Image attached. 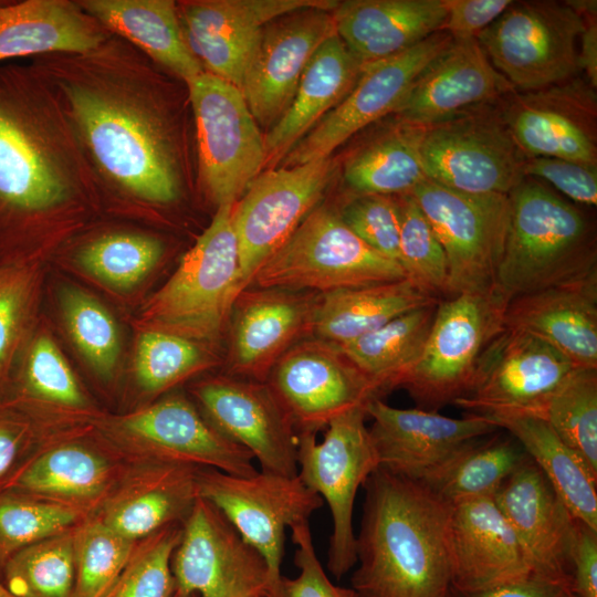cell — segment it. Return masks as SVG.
Returning a JSON list of instances; mask_svg holds the SVG:
<instances>
[{
  "label": "cell",
  "instance_id": "1f68e13d",
  "mask_svg": "<svg viewBox=\"0 0 597 597\" xmlns=\"http://www.w3.org/2000/svg\"><path fill=\"white\" fill-rule=\"evenodd\" d=\"M362 65L335 32L315 51L294 97L264 138L266 164L282 160L352 90Z\"/></svg>",
  "mask_w": 597,
  "mask_h": 597
},
{
  "label": "cell",
  "instance_id": "e0dca14e",
  "mask_svg": "<svg viewBox=\"0 0 597 597\" xmlns=\"http://www.w3.org/2000/svg\"><path fill=\"white\" fill-rule=\"evenodd\" d=\"M452 40L440 31L401 53L362 65L349 93L283 157L284 167L328 158L356 133L394 114L419 74Z\"/></svg>",
  "mask_w": 597,
  "mask_h": 597
},
{
  "label": "cell",
  "instance_id": "44dd1931",
  "mask_svg": "<svg viewBox=\"0 0 597 597\" xmlns=\"http://www.w3.org/2000/svg\"><path fill=\"white\" fill-rule=\"evenodd\" d=\"M336 0H201L182 6L185 41L205 72L240 88L249 60L269 22L303 9L333 11Z\"/></svg>",
  "mask_w": 597,
  "mask_h": 597
},
{
  "label": "cell",
  "instance_id": "e575fe53",
  "mask_svg": "<svg viewBox=\"0 0 597 597\" xmlns=\"http://www.w3.org/2000/svg\"><path fill=\"white\" fill-rule=\"evenodd\" d=\"M102 34L64 0H28L0 7V60L42 52L86 53Z\"/></svg>",
  "mask_w": 597,
  "mask_h": 597
},
{
  "label": "cell",
  "instance_id": "f6af8a7d",
  "mask_svg": "<svg viewBox=\"0 0 597 597\" xmlns=\"http://www.w3.org/2000/svg\"><path fill=\"white\" fill-rule=\"evenodd\" d=\"M137 542L90 515L74 527V597H100L130 558Z\"/></svg>",
  "mask_w": 597,
  "mask_h": 597
},
{
  "label": "cell",
  "instance_id": "f907efd6",
  "mask_svg": "<svg viewBox=\"0 0 597 597\" xmlns=\"http://www.w3.org/2000/svg\"><path fill=\"white\" fill-rule=\"evenodd\" d=\"M24 390L39 402L72 411L88 408V400L59 347L45 334L30 347L24 369Z\"/></svg>",
  "mask_w": 597,
  "mask_h": 597
},
{
  "label": "cell",
  "instance_id": "7a4b0ae2",
  "mask_svg": "<svg viewBox=\"0 0 597 597\" xmlns=\"http://www.w3.org/2000/svg\"><path fill=\"white\" fill-rule=\"evenodd\" d=\"M496 291L510 300L597 275L594 227L544 182L524 178L510 193Z\"/></svg>",
  "mask_w": 597,
  "mask_h": 597
},
{
  "label": "cell",
  "instance_id": "6125c7cd",
  "mask_svg": "<svg viewBox=\"0 0 597 597\" xmlns=\"http://www.w3.org/2000/svg\"><path fill=\"white\" fill-rule=\"evenodd\" d=\"M171 597H199V596L195 593H186V591L176 589Z\"/></svg>",
  "mask_w": 597,
  "mask_h": 597
},
{
  "label": "cell",
  "instance_id": "7402d4cb",
  "mask_svg": "<svg viewBox=\"0 0 597 597\" xmlns=\"http://www.w3.org/2000/svg\"><path fill=\"white\" fill-rule=\"evenodd\" d=\"M335 32L332 11L316 8L264 25L240 86L258 125L271 128L281 118L312 55Z\"/></svg>",
  "mask_w": 597,
  "mask_h": 597
},
{
  "label": "cell",
  "instance_id": "277c9868",
  "mask_svg": "<svg viewBox=\"0 0 597 597\" xmlns=\"http://www.w3.org/2000/svg\"><path fill=\"white\" fill-rule=\"evenodd\" d=\"M407 279L400 264L366 244L341 213L316 206L259 268L251 284L320 294Z\"/></svg>",
  "mask_w": 597,
  "mask_h": 597
},
{
  "label": "cell",
  "instance_id": "5bb4252c",
  "mask_svg": "<svg viewBox=\"0 0 597 597\" xmlns=\"http://www.w3.org/2000/svg\"><path fill=\"white\" fill-rule=\"evenodd\" d=\"M170 567L176 589L199 597H265L271 587L262 554L200 496L181 524Z\"/></svg>",
  "mask_w": 597,
  "mask_h": 597
},
{
  "label": "cell",
  "instance_id": "7bdbcfd3",
  "mask_svg": "<svg viewBox=\"0 0 597 597\" xmlns=\"http://www.w3.org/2000/svg\"><path fill=\"white\" fill-rule=\"evenodd\" d=\"M216 363L202 343L168 332L144 329L135 348L134 374L144 392L158 395Z\"/></svg>",
  "mask_w": 597,
  "mask_h": 597
},
{
  "label": "cell",
  "instance_id": "be15d7a7",
  "mask_svg": "<svg viewBox=\"0 0 597 597\" xmlns=\"http://www.w3.org/2000/svg\"><path fill=\"white\" fill-rule=\"evenodd\" d=\"M0 597H14L1 582H0Z\"/></svg>",
  "mask_w": 597,
  "mask_h": 597
},
{
  "label": "cell",
  "instance_id": "30bf717a",
  "mask_svg": "<svg viewBox=\"0 0 597 597\" xmlns=\"http://www.w3.org/2000/svg\"><path fill=\"white\" fill-rule=\"evenodd\" d=\"M410 195L447 256L448 295L494 290L509 217V195H474L425 180Z\"/></svg>",
  "mask_w": 597,
  "mask_h": 597
},
{
  "label": "cell",
  "instance_id": "ffe728a7",
  "mask_svg": "<svg viewBox=\"0 0 597 597\" xmlns=\"http://www.w3.org/2000/svg\"><path fill=\"white\" fill-rule=\"evenodd\" d=\"M191 394L206 419L261 471L297 475V433L266 383L220 376L197 383Z\"/></svg>",
  "mask_w": 597,
  "mask_h": 597
},
{
  "label": "cell",
  "instance_id": "7dc6e473",
  "mask_svg": "<svg viewBox=\"0 0 597 597\" xmlns=\"http://www.w3.org/2000/svg\"><path fill=\"white\" fill-rule=\"evenodd\" d=\"M181 524L168 525L138 541L127 564L100 597H171L176 584L170 563Z\"/></svg>",
  "mask_w": 597,
  "mask_h": 597
},
{
  "label": "cell",
  "instance_id": "816d5d0a",
  "mask_svg": "<svg viewBox=\"0 0 597 597\" xmlns=\"http://www.w3.org/2000/svg\"><path fill=\"white\" fill-rule=\"evenodd\" d=\"M339 213L366 244L398 262L400 210L397 196H354Z\"/></svg>",
  "mask_w": 597,
  "mask_h": 597
},
{
  "label": "cell",
  "instance_id": "52a82bcc",
  "mask_svg": "<svg viewBox=\"0 0 597 597\" xmlns=\"http://www.w3.org/2000/svg\"><path fill=\"white\" fill-rule=\"evenodd\" d=\"M583 15L569 1H513L476 40L494 69L519 92L582 75Z\"/></svg>",
  "mask_w": 597,
  "mask_h": 597
},
{
  "label": "cell",
  "instance_id": "f5cc1de1",
  "mask_svg": "<svg viewBox=\"0 0 597 597\" xmlns=\"http://www.w3.org/2000/svg\"><path fill=\"white\" fill-rule=\"evenodd\" d=\"M34 283L25 266H0V389L28 324Z\"/></svg>",
  "mask_w": 597,
  "mask_h": 597
},
{
  "label": "cell",
  "instance_id": "94428289",
  "mask_svg": "<svg viewBox=\"0 0 597 597\" xmlns=\"http://www.w3.org/2000/svg\"><path fill=\"white\" fill-rule=\"evenodd\" d=\"M583 15L584 27L579 35L578 62L580 74L597 88V2L594 0L569 1Z\"/></svg>",
  "mask_w": 597,
  "mask_h": 597
},
{
  "label": "cell",
  "instance_id": "11a10c76",
  "mask_svg": "<svg viewBox=\"0 0 597 597\" xmlns=\"http://www.w3.org/2000/svg\"><path fill=\"white\" fill-rule=\"evenodd\" d=\"M524 176L552 185L579 205H597V166L553 157H527Z\"/></svg>",
  "mask_w": 597,
  "mask_h": 597
},
{
  "label": "cell",
  "instance_id": "db71d44e",
  "mask_svg": "<svg viewBox=\"0 0 597 597\" xmlns=\"http://www.w3.org/2000/svg\"><path fill=\"white\" fill-rule=\"evenodd\" d=\"M290 528L298 574L294 578L281 576L265 597H359L352 587L335 585L329 579L317 557L308 521Z\"/></svg>",
  "mask_w": 597,
  "mask_h": 597
},
{
  "label": "cell",
  "instance_id": "8992f818",
  "mask_svg": "<svg viewBox=\"0 0 597 597\" xmlns=\"http://www.w3.org/2000/svg\"><path fill=\"white\" fill-rule=\"evenodd\" d=\"M74 117L95 159L134 195L167 203L178 196V178L157 127L137 108L108 94L71 85Z\"/></svg>",
  "mask_w": 597,
  "mask_h": 597
},
{
  "label": "cell",
  "instance_id": "ab89813d",
  "mask_svg": "<svg viewBox=\"0 0 597 597\" xmlns=\"http://www.w3.org/2000/svg\"><path fill=\"white\" fill-rule=\"evenodd\" d=\"M66 187L44 154L0 107V198L24 210L61 202Z\"/></svg>",
  "mask_w": 597,
  "mask_h": 597
},
{
  "label": "cell",
  "instance_id": "f546056e",
  "mask_svg": "<svg viewBox=\"0 0 597 597\" xmlns=\"http://www.w3.org/2000/svg\"><path fill=\"white\" fill-rule=\"evenodd\" d=\"M332 14L337 35L365 65L442 31L447 9L444 0H346Z\"/></svg>",
  "mask_w": 597,
  "mask_h": 597
},
{
  "label": "cell",
  "instance_id": "ee69618b",
  "mask_svg": "<svg viewBox=\"0 0 597 597\" xmlns=\"http://www.w3.org/2000/svg\"><path fill=\"white\" fill-rule=\"evenodd\" d=\"M82 510L14 491L0 492V582L21 549L72 528L88 517Z\"/></svg>",
  "mask_w": 597,
  "mask_h": 597
},
{
  "label": "cell",
  "instance_id": "f1b7e54d",
  "mask_svg": "<svg viewBox=\"0 0 597 597\" xmlns=\"http://www.w3.org/2000/svg\"><path fill=\"white\" fill-rule=\"evenodd\" d=\"M200 469L165 461L129 462L92 515L135 542L182 523L198 498Z\"/></svg>",
  "mask_w": 597,
  "mask_h": 597
},
{
  "label": "cell",
  "instance_id": "603a6c76",
  "mask_svg": "<svg viewBox=\"0 0 597 597\" xmlns=\"http://www.w3.org/2000/svg\"><path fill=\"white\" fill-rule=\"evenodd\" d=\"M514 91L475 38L453 39L419 74L392 115L429 127L496 105Z\"/></svg>",
  "mask_w": 597,
  "mask_h": 597
},
{
  "label": "cell",
  "instance_id": "2e32d148",
  "mask_svg": "<svg viewBox=\"0 0 597 597\" xmlns=\"http://www.w3.org/2000/svg\"><path fill=\"white\" fill-rule=\"evenodd\" d=\"M265 383L297 434H316L338 416L380 398L377 387L337 345L316 337L293 345Z\"/></svg>",
  "mask_w": 597,
  "mask_h": 597
},
{
  "label": "cell",
  "instance_id": "6da1fadb",
  "mask_svg": "<svg viewBox=\"0 0 597 597\" xmlns=\"http://www.w3.org/2000/svg\"><path fill=\"white\" fill-rule=\"evenodd\" d=\"M363 486L352 588L359 597H450L451 504L380 467Z\"/></svg>",
  "mask_w": 597,
  "mask_h": 597
},
{
  "label": "cell",
  "instance_id": "c3c4849f",
  "mask_svg": "<svg viewBox=\"0 0 597 597\" xmlns=\"http://www.w3.org/2000/svg\"><path fill=\"white\" fill-rule=\"evenodd\" d=\"M163 244L142 234H109L85 247L78 263L92 275L117 289L140 282L158 263Z\"/></svg>",
  "mask_w": 597,
  "mask_h": 597
},
{
  "label": "cell",
  "instance_id": "d6a6232c",
  "mask_svg": "<svg viewBox=\"0 0 597 597\" xmlns=\"http://www.w3.org/2000/svg\"><path fill=\"white\" fill-rule=\"evenodd\" d=\"M438 301L409 279L326 292L318 294L312 333L343 345Z\"/></svg>",
  "mask_w": 597,
  "mask_h": 597
},
{
  "label": "cell",
  "instance_id": "9a60e30c",
  "mask_svg": "<svg viewBox=\"0 0 597 597\" xmlns=\"http://www.w3.org/2000/svg\"><path fill=\"white\" fill-rule=\"evenodd\" d=\"M334 167L328 157L260 172L233 205L242 291L316 207L333 178Z\"/></svg>",
  "mask_w": 597,
  "mask_h": 597
},
{
  "label": "cell",
  "instance_id": "7c38bea8",
  "mask_svg": "<svg viewBox=\"0 0 597 597\" xmlns=\"http://www.w3.org/2000/svg\"><path fill=\"white\" fill-rule=\"evenodd\" d=\"M187 84L203 184L218 207L235 205L266 164L264 138L239 87L207 72Z\"/></svg>",
  "mask_w": 597,
  "mask_h": 597
},
{
  "label": "cell",
  "instance_id": "60d3db41",
  "mask_svg": "<svg viewBox=\"0 0 597 597\" xmlns=\"http://www.w3.org/2000/svg\"><path fill=\"white\" fill-rule=\"evenodd\" d=\"M597 473V368L576 367L533 412Z\"/></svg>",
  "mask_w": 597,
  "mask_h": 597
},
{
  "label": "cell",
  "instance_id": "cb8c5ba5",
  "mask_svg": "<svg viewBox=\"0 0 597 597\" xmlns=\"http://www.w3.org/2000/svg\"><path fill=\"white\" fill-rule=\"evenodd\" d=\"M378 463L395 474L420 480L467 443L500 428L488 417L450 418L421 408L400 409L380 398L365 407Z\"/></svg>",
  "mask_w": 597,
  "mask_h": 597
},
{
  "label": "cell",
  "instance_id": "8fae6325",
  "mask_svg": "<svg viewBox=\"0 0 597 597\" xmlns=\"http://www.w3.org/2000/svg\"><path fill=\"white\" fill-rule=\"evenodd\" d=\"M526 156L511 136L500 103L426 127L428 180L474 195H509L524 178Z\"/></svg>",
  "mask_w": 597,
  "mask_h": 597
},
{
  "label": "cell",
  "instance_id": "4fadbf2b",
  "mask_svg": "<svg viewBox=\"0 0 597 597\" xmlns=\"http://www.w3.org/2000/svg\"><path fill=\"white\" fill-rule=\"evenodd\" d=\"M197 485L198 496L220 510L265 558L271 575L270 589L282 576L285 530L308 521L324 504L297 475L258 471L250 476H239L201 468Z\"/></svg>",
  "mask_w": 597,
  "mask_h": 597
},
{
  "label": "cell",
  "instance_id": "4dcf8cb0",
  "mask_svg": "<svg viewBox=\"0 0 597 597\" xmlns=\"http://www.w3.org/2000/svg\"><path fill=\"white\" fill-rule=\"evenodd\" d=\"M504 327L543 339L576 367L597 368V275L510 300Z\"/></svg>",
  "mask_w": 597,
  "mask_h": 597
},
{
  "label": "cell",
  "instance_id": "5b68a950",
  "mask_svg": "<svg viewBox=\"0 0 597 597\" xmlns=\"http://www.w3.org/2000/svg\"><path fill=\"white\" fill-rule=\"evenodd\" d=\"M506 304L496 290L440 298L422 353L397 388L431 411L465 397L481 355L505 328Z\"/></svg>",
  "mask_w": 597,
  "mask_h": 597
},
{
  "label": "cell",
  "instance_id": "e7e4bbea",
  "mask_svg": "<svg viewBox=\"0 0 597 597\" xmlns=\"http://www.w3.org/2000/svg\"><path fill=\"white\" fill-rule=\"evenodd\" d=\"M564 597H574V596H573L572 593L569 591V593H567Z\"/></svg>",
  "mask_w": 597,
  "mask_h": 597
},
{
  "label": "cell",
  "instance_id": "836d02e7",
  "mask_svg": "<svg viewBox=\"0 0 597 597\" xmlns=\"http://www.w3.org/2000/svg\"><path fill=\"white\" fill-rule=\"evenodd\" d=\"M522 446L580 522L597 530V473L543 419L527 413L485 416Z\"/></svg>",
  "mask_w": 597,
  "mask_h": 597
},
{
  "label": "cell",
  "instance_id": "74e56055",
  "mask_svg": "<svg viewBox=\"0 0 597 597\" xmlns=\"http://www.w3.org/2000/svg\"><path fill=\"white\" fill-rule=\"evenodd\" d=\"M527 453L512 437L471 441L419 481L442 501L494 496L504 481L524 462Z\"/></svg>",
  "mask_w": 597,
  "mask_h": 597
},
{
  "label": "cell",
  "instance_id": "bcb514c9",
  "mask_svg": "<svg viewBox=\"0 0 597 597\" xmlns=\"http://www.w3.org/2000/svg\"><path fill=\"white\" fill-rule=\"evenodd\" d=\"M399 260L407 279L437 298L448 295L447 256L428 219L410 193L397 196Z\"/></svg>",
  "mask_w": 597,
  "mask_h": 597
},
{
  "label": "cell",
  "instance_id": "484cf974",
  "mask_svg": "<svg viewBox=\"0 0 597 597\" xmlns=\"http://www.w3.org/2000/svg\"><path fill=\"white\" fill-rule=\"evenodd\" d=\"M493 499L520 538L533 573L569 588L577 519L528 455Z\"/></svg>",
  "mask_w": 597,
  "mask_h": 597
},
{
  "label": "cell",
  "instance_id": "680465c9",
  "mask_svg": "<svg viewBox=\"0 0 597 597\" xmlns=\"http://www.w3.org/2000/svg\"><path fill=\"white\" fill-rule=\"evenodd\" d=\"M570 593L597 597V530L577 520L572 549Z\"/></svg>",
  "mask_w": 597,
  "mask_h": 597
},
{
  "label": "cell",
  "instance_id": "d6986e66",
  "mask_svg": "<svg viewBox=\"0 0 597 597\" xmlns=\"http://www.w3.org/2000/svg\"><path fill=\"white\" fill-rule=\"evenodd\" d=\"M576 366L528 333L504 328L481 355L470 392L454 405L471 413H533Z\"/></svg>",
  "mask_w": 597,
  "mask_h": 597
},
{
  "label": "cell",
  "instance_id": "b9f144b4",
  "mask_svg": "<svg viewBox=\"0 0 597 597\" xmlns=\"http://www.w3.org/2000/svg\"><path fill=\"white\" fill-rule=\"evenodd\" d=\"M74 527L21 549L7 563L2 584L14 597H74Z\"/></svg>",
  "mask_w": 597,
  "mask_h": 597
},
{
  "label": "cell",
  "instance_id": "91938a15",
  "mask_svg": "<svg viewBox=\"0 0 597 597\" xmlns=\"http://www.w3.org/2000/svg\"><path fill=\"white\" fill-rule=\"evenodd\" d=\"M569 591L566 585L530 574L474 591H459L452 588L450 597H564Z\"/></svg>",
  "mask_w": 597,
  "mask_h": 597
},
{
  "label": "cell",
  "instance_id": "ac0fdd59",
  "mask_svg": "<svg viewBox=\"0 0 597 597\" xmlns=\"http://www.w3.org/2000/svg\"><path fill=\"white\" fill-rule=\"evenodd\" d=\"M500 113L526 157L597 166V94L582 76L536 91H514Z\"/></svg>",
  "mask_w": 597,
  "mask_h": 597
},
{
  "label": "cell",
  "instance_id": "681fc988",
  "mask_svg": "<svg viewBox=\"0 0 597 597\" xmlns=\"http://www.w3.org/2000/svg\"><path fill=\"white\" fill-rule=\"evenodd\" d=\"M61 307L69 333L88 364L101 377H112L121 345L111 314L94 297L75 287L63 290Z\"/></svg>",
  "mask_w": 597,
  "mask_h": 597
},
{
  "label": "cell",
  "instance_id": "ba28073f",
  "mask_svg": "<svg viewBox=\"0 0 597 597\" xmlns=\"http://www.w3.org/2000/svg\"><path fill=\"white\" fill-rule=\"evenodd\" d=\"M366 417L365 407L348 410L328 423L321 441L315 433L297 434V476L331 512L327 569L336 579L356 565L355 499L379 467Z\"/></svg>",
  "mask_w": 597,
  "mask_h": 597
},
{
  "label": "cell",
  "instance_id": "6f0895ef",
  "mask_svg": "<svg viewBox=\"0 0 597 597\" xmlns=\"http://www.w3.org/2000/svg\"><path fill=\"white\" fill-rule=\"evenodd\" d=\"M512 3V0H444L447 18L442 31L452 39H476Z\"/></svg>",
  "mask_w": 597,
  "mask_h": 597
},
{
  "label": "cell",
  "instance_id": "d4e9b609",
  "mask_svg": "<svg viewBox=\"0 0 597 597\" xmlns=\"http://www.w3.org/2000/svg\"><path fill=\"white\" fill-rule=\"evenodd\" d=\"M318 294L244 289L231 308L230 371L265 383L276 362L313 329Z\"/></svg>",
  "mask_w": 597,
  "mask_h": 597
},
{
  "label": "cell",
  "instance_id": "9f6ffc18",
  "mask_svg": "<svg viewBox=\"0 0 597 597\" xmlns=\"http://www.w3.org/2000/svg\"><path fill=\"white\" fill-rule=\"evenodd\" d=\"M32 426L23 418L0 409V492L39 449Z\"/></svg>",
  "mask_w": 597,
  "mask_h": 597
},
{
  "label": "cell",
  "instance_id": "8d00e7d4",
  "mask_svg": "<svg viewBox=\"0 0 597 597\" xmlns=\"http://www.w3.org/2000/svg\"><path fill=\"white\" fill-rule=\"evenodd\" d=\"M426 127L396 118L344 164L343 178L354 196L410 193L427 180L421 144Z\"/></svg>",
  "mask_w": 597,
  "mask_h": 597
},
{
  "label": "cell",
  "instance_id": "9c48e42d",
  "mask_svg": "<svg viewBox=\"0 0 597 597\" xmlns=\"http://www.w3.org/2000/svg\"><path fill=\"white\" fill-rule=\"evenodd\" d=\"M108 443L127 462L165 461L250 476L252 454L222 436L181 394L167 395L103 423Z\"/></svg>",
  "mask_w": 597,
  "mask_h": 597
},
{
  "label": "cell",
  "instance_id": "3957f363",
  "mask_svg": "<svg viewBox=\"0 0 597 597\" xmlns=\"http://www.w3.org/2000/svg\"><path fill=\"white\" fill-rule=\"evenodd\" d=\"M233 205H222L171 277L144 306L145 329L177 334L202 344L218 341L242 292Z\"/></svg>",
  "mask_w": 597,
  "mask_h": 597
},
{
  "label": "cell",
  "instance_id": "d590c367",
  "mask_svg": "<svg viewBox=\"0 0 597 597\" xmlns=\"http://www.w3.org/2000/svg\"><path fill=\"white\" fill-rule=\"evenodd\" d=\"M81 7L188 83L203 73L170 0H86Z\"/></svg>",
  "mask_w": 597,
  "mask_h": 597
},
{
  "label": "cell",
  "instance_id": "f35d334b",
  "mask_svg": "<svg viewBox=\"0 0 597 597\" xmlns=\"http://www.w3.org/2000/svg\"><path fill=\"white\" fill-rule=\"evenodd\" d=\"M437 303L405 313L370 333L337 346L377 387L380 395L397 388L422 353Z\"/></svg>",
  "mask_w": 597,
  "mask_h": 597
},
{
  "label": "cell",
  "instance_id": "83f0119b",
  "mask_svg": "<svg viewBox=\"0 0 597 597\" xmlns=\"http://www.w3.org/2000/svg\"><path fill=\"white\" fill-rule=\"evenodd\" d=\"M452 588L474 591L534 574L528 556L493 496L451 504Z\"/></svg>",
  "mask_w": 597,
  "mask_h": 597
},
{
  "label": "cell",
  "instance_id": "4316f807",
  "mask_svg": "<svg viewBox=\"0 0 597 597\" xmlns=\"http://www.w3.org/2000/svg\"><path fill=\"white\" fill-rule=\"evenodd\" d=\"M78 439L69 436L39 449L3 491L72 506L92 515L129 462L106 442L97 446Z\"/></svg>",
  "mask_w": 597,
  "mask_h": 597
}]
</instances>
